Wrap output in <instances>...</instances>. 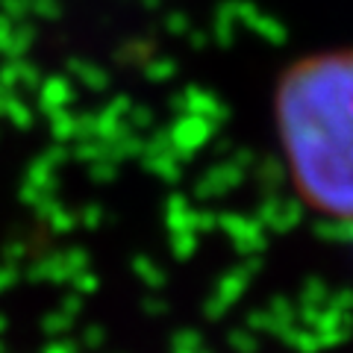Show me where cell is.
Listing matches in <instances>:
<instances>
[{
	"label": "cell",
	"instance_id": "obj_1",
	"mask_svg": "<svg viewBox=\"0 0 353 353\" xmlns=\"http://www.w3.org/2000/svg\"><path fill=\"white\" fill-rule=\"evenodd\" d=\"M271 103L294 194L309 212L353 227V48L285 65Z\"/></svg>",
	"mask_w": 353,
	"mask_h": 353
}]
</instances>
